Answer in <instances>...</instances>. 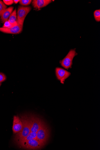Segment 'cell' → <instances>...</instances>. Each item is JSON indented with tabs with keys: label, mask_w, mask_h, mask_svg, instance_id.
I'll return each mask as SVG.
<instances>
[{
	"label": "cell",
	"mask_w": 100,
	"mask_h": 150,
	"mask_svg": "<svg viewBox=\"0 0 100 150\" xmlns=\"http://www.w3.org/2000/svg\"><path fill=\"white\" fill-rule=\"evenodd\" d=\"M23 123V128L20 131L16 133L15 137L17 142L26 137L31 133L30 124L28 117L23 116L21 119Z\"/></svg>",
	"instance_id": "1"
},
{
	"label": "cell",
	"mask_w": 100,
	"mask_h": 150,
	"mask_svg": "<svg viewBox=\"0 0 100 150\" xmlns=\"http://www.w3.org/2000/svg\"><path fill=\"white\" fill-rule=\"evenodd\" d=\"M45 145L44 143L39 140L37 138L18 144L22 148L28 150L40 149Z\"/></svg>",
	"instance_id": "2"
},
{
	"label": "cell",
	"mask_w": 100,
	"mask_h": 150,
	"mask_svg": "<svg viewBox=\"0 0 100 150\" xmlns=\"http://www.w3.org/2000/svg\"><path fill=\"white\" fill-rule=\"evenodd\" d=\"M37 138L46 144L49 137L50 132L48 127L44 122L37 132Z\"/></svg>",
	"instance_id": "3"
},
{
	"label": "cell",
	"mask_w": 100,
	"mask_h": 150,
	"mask_svg": "<svg viewBox=\"0 0 100 150\" xmlns=\"http://www.w3.org/2000/svg\"><path fill=\"white\" fill-rule=\"evenodd\" d=\"M31 9L30 7L20 6L19 7L17 13V21L20 25L23 26L25 18Z\"/></svg>",
	"instance_id": "4"
},
{
	"label": "cell",
	"mask_w": 100,
	"mask_h": 150,
	"mask_svg": "<svg viewBox=\"0 0 100 150\" xmlns=\"http://www.w3.org/2000/svg\"><path fill=\"white\" fill-rule=\"evenodd\" d=\"M77 55L75 49L70 50L66 56L60 61V63L64 68L68 69L71 68L73 64V60L75 56Z\"/></svg>",
	"instance_id": "5"
},
{
	"label": "cell",
	"mask_w": 100,
	"mask_h": 150,
	"mask_svg": "<svg viewBox=\"0 0 100 150\" xmlns=\"http://www.w3.org/2000/svg\"><path fill=\"white\" fill-rule=\"evenodd\" d=\"M28 118L30 124L31 132L37 133L43 121L35 116L31 115Z\"/></svg>",
	"instance_id": "6"
},
{
	"label": "cell",
	"mask_w": 100,
	"mask_h": 150,
	"mask_svg": "<svg viewBox=\"0 0 100 150\" xmlns=\"http://www.w3.org/2000/svg\"><path fill=\"white\" fill-rule=\"evenodd\" d=\"M56 74L57 79L64 84L65 81L70 76V72L61 68H57L56 69Z\"/></svg>",
	"instance_id": "7"
},
{
	"label": "cell",
	"mask_w": 100,
	"mask_h": 150,
	"mask_svg": "<svg viewBox=\"0 0 100 150\" xmlns=\"http://www.w3.org/2000/svg\"><path fill=\"white\" fill-rule=\"evenodd\" d=\"M23 26L19 23L17 25L9 28H0V31L5 33L17 34L22 32Z\"/></svg>",
	"instance_id": "8"
},
{
	"label": "cell",
	"mask_w": 100,
	"mask_h": 150,
	"mask_svg": "<svg viewBox=\"0 0 100 150\" xmlns=\"http://www.w3.org/2000/svg\"><path fill=\"white\" fill-rule=\"evenodd\" d=\"M23 128V123L21 119L18 116L14 117L13 130L14 134L19 132Z\"/></svg>",
	"instance_id": "9"
},
{
	"label": "cell",
	"mask_w": 100,
	"mask_h": 150,
	"mask_svg": "<svg viewBox=\"0 0 100 150\" xmlns=\"http://www.w3.org/2000/svg\"><path fill=\"white\" fill-rule=\"evenodd\" d=\"M50 0H34L32 2L33 7L36 9L46 7L52 2Z\"/></svg>",
	"instance_id": "10"
},
{
	"label": "cell",
	"mask_w": 100,
	"mask_h": 150,
	"mask_svg": "<svg viewBox=\"0 0 100 150\" xmlns=\"http://www.w3.org/2000/svg\"><path fill=\"white\" fill-rule=\"evenodd\" d=\"M14 9L13 7H10L6 9L3 12L1 16V19L3 23H4L8 21L9 18Z\"/></svg>",
	"instance_id": "11"
},
{
	"label": "cell",
	"mask_w": 100,
	"mask_h": 150,
	"mask_svg": "<svg viewBox=\"0 0 100 150\" xmlns=\"http://www.w3.org/2000/svg\"><path fill=\"white\" fill-rule=\"evenodd\" d=\"M8 21L11 25L13 26L16 25L18 24V23L17 21V11L16 9L11 14Z\"/></svg>",
	"instance_id": "12"
},
{
	"label": "cell",
	"mask_w": 100,
	"mask_h": 150,
	"mask_svg": "<svg viewBox=\"0 0 100 150\" xmlns=\"http://www.w3.org/2000/svg\"><path fill=\"white\" fill-rule=\"evenodd\" d=\"M37 135V133L31 132L25 138L21 139L17 141L18 144H19L25 143L29 140L36 138Z\"/></svg>",
	"instance_id": "13"
},
{
	"label": "cell",
	"mask_w": 100,
	"mask_h": 150,
	"mask_svg": "<svg viewBox=\"0 0 100 150\" xmlns=\"http://www.w3.org/2000/svg\"><path fill=\"white\" fill-rule=\"evenodd\" d=\"M7 6L4 2L1 1H0V17L3 12L7 8Z\"/></svg>",
	"instance_id": "14"
},
{
	"label": "cell",
	"mask_w": 100,
	"mask_h": 150,
	"mask_svg": "<svg viewBox=\"0 0 100 150\" xmlns=\"http://www.w3.org/2000/svg\"><path fill=\"white\" fill-rule=\"evenodd\" d=\"M94 16L95 20L97 22L100 21V10H97L94 12Z\"/></svg>",
	"instance_id": "15"
},
{
	"label": "cell",
	"mask_w": 100,
	"mask_h": 150,
	"mask_svg": "<svg viewBox=\"0 0 100 150\" xmlns=\"http://www.w3.org/2000/svg\"><path fill=\"white\" fill-rule=\"evenodd\" d=\"M31 2V0H21L19 3L22 5L27 6L30 4Z\"/></svg>",
	"instance_id": "16"
},
{
	"label": "cell",
	"mask_w": 100,
	"mask_h": 150,
	"mask_svg": "<svg viewBox=\"0 0 100 150\" xmlns=\"http://www.w3.org/2000/svg\"><path fill=\"white\" fill-rule=\"evenodd\" d=\"M7 79V77L3 73L0 72V83L3 82Z\"/></svg>",
	"instance_id": "17"
},
{
	"label": "cell",
	"mask_w": 100,
	"mask_h": 150,
	"mask_svg": "<svg viewBox=\"0 0 100 150\" xmlns=\"http://www.w3.org/2000/svg\"><path fill=\"white\" fill-rule=\"evenodd\" d=\"M13 26H13L11 25L9 21H5L4 23V25L2 27L4 28H9Z\"/></svg>",
	"instance_id": "18"
},
{
	"label": "cell",
	"mask_w": 100,
	"mask_h": 150,
	"mask_svg": "<svg viewBox=\"0 0 100 150\" xmlns=\"http://www.w3.org/2000/svg\"><path fill=\"white\" fill-rule=\"evenodd\" d=\"M3 1L5 5H12L14 3L13 0H3Z\"/></svg>",
	"instance_id": "19"
},
{
	"label": "cell",
	"mask_w": 100,
	"mask_h": 150,
	"mask_svg": "<svg viewBox=\"0 0 100 150\" xmlns=\"http://www.w3.org/2000/svg\"><path fill=\"white\" fill-rule=\"evenodd\" d=\"M13 1L15 3L17 4L20 2V1H19V0H17V1H16V0H14Z\"/></svg>",
	"instance_id": "20"
},
{
	"label": "cell",
	"mask_w": 100,
	"mask_h": 150,
	"mask_svg": "<svg viewBox=\"0 0 100 150\" xmlns=\"http://www.w3.org/2000/svg\"><path fill=\"white\" fill-rule=\"evenodd\" d=\"M1 83H0V86H1Z\"/></svg>",
	"instance_id": "21"
}]
</instances>
